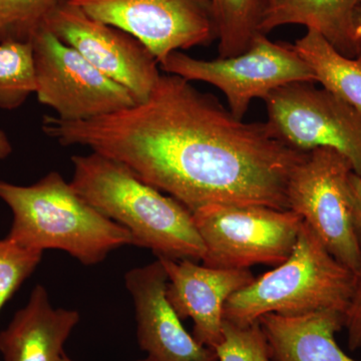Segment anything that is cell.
Here are the masks:
<instances>
[{
  "instance_id": "1",
  "label": "cell",
  "mask_w": 361,
  "mask_h": 361,
  "mask_svg": "<svg viewBox=\"0 0 361 361\" xmlns=\"http://www.w3.org/2000/svg\"><path fill=\"white\" fill-rule=\"evenodd\" d=\"M42 128L61 146L118 161L192 213L214 204L289 210L287 182L304 153L169 73L142 103L78 122L44 116Z\"/></svg>"
},
{
  "instance_id": "2",
  "label": "cell",
  "mask_w": 361,
  "mask_h": 361,
  "mask_svg": "<svg viewBox=\"0 0 361 361\" xmlns=\"http://www.w3.org/2000/svg\"><path fill=\"white\" fill-rule=\"evenodd\" d=\"M71 185L109 219L132 234L135 245L158 257L199 261L205 246L193 214L170 196L142 182L122 164L92 152L73 156Z\"/></svg>"
},
{
  "instance_id": "3",
  "label": "cell",
  "mask_w": 361,
  "mask_h": 361,
  "mask_svg": "<svg viewBox=\"0 0 361 361\" xmlns=\"http://www.w3.org/2000/svg\"><path fill=\"white\" fill-rule=\"evenodd\" d=\"M0 199L13 216L7 238L25 248L58 249L92 266L111 251L135 245L126 228L96 210L56 171L30 186L0 180Z\"/></svg>"
},
{
  "instance_id": "4",
  "label": "cell",
  "mask_w": 361,
  "mask_h": 361,
  "mask_svg": "<svg viewBox=\"0 0 361 361\" xmlns=\"http://www.w3.org/2000/svg\"><path fill=\"white\" fill-rule=\"evenodd\" d=\"M353 282L355 273L327 250L303 221L290 256L233 294L226 303L224 319L247 325L270 313L283 316L322 310L344 313Z\"/></svg>"
},
{
  "instance_id": "5",
  "label": "cell",
  "mask_w": 361,
  "mask_h": 361,
  "mask_svg": "<svg viewBox=\"0 0 361 361\" xmlns=\"http://www.w3.org/2000/svg\"><path fill=\"white\" fill-rule=\"evenodd\" d=\"M192 214L205 246L203 264L220 269L281 264L303 223L293 211L263 205L214 204Z\"/></svg>"
},
{
  "instance_id": "6",
  "label": "cell",
  "mask_w": 361,
  "mask_h": 361,
  "mask_svg": "<svg viewBox=\"0 0 361 361\" xmlns=\"http://www.w3.org/2000/svg\"><path fill=\"white\" fill-rule=\"evenodd\" d=\"M169 75L212 85L225 94L232 115L243 120L252 102L293 82H315L310 66L293 45L271 42L258 35L237 56L204 61L182 51L171 54L161 66Z\"/></svg>"
},
{
  "instance_id": "7",
  "label": "cell",
  "mask_w": 361,
  "mask_h": 361,
  "mask_svg": "<svg viewBox=\"0 0 361 361\" xmlns=\"http://www.w3.org/2000/svg\"><path fill=\"white\" fill-rule=\"evenodd\" d=\"M353 166L342 154L329 148L304 152L287 182L289 210L302 218L327 250L355 273L361 245L349 199Z\"/></svg>"
},
{
  "instance_id": "8",
  "label": "cell",
  "mask_w": 361,
  "mask_h": 361,
  "mask_svg": "<svg viewBox=\"0 0 361 361\" xmlns=\"http://www.w3.org/2000/svg\"><path fill=\"white\" fill-rule=\"evenodd\" d=\"M37 101L61 120L78 122L137 104L129 90L90 65L73 47L42 27L32 39Z\"/></svg>"
},
{
  "instance_id": "9",
  "label": "cell",
  "mask_w": 361,
  "mask_h": 361,
  "mask_svg": "<svg viewBox=\"0 0 361 361\" xmlns=\"http://www.w3.org/2000/svg\"><path fill=\"white\" fill-rule=\"evenodd\" d=\"M278 137L306 152L329 148L342 154L361 179V113L313 82H293L263 99Z\"/></svg>"
},
{
  "instance_id": "10",
  "label": "cell",
  "mask_w": 361,
  "mask_h": 361,
  "mask_svg": "<svg viewBox=\"0 0 361 361\" xmlns=\"http://www.w3.org/2000/svg\"><path fill=\"white\" fill-rule=\"evenodd\" d=\"M139 39L160 66L171 54L217 39L211 0H68Z\"/></svg>"
},
{
  "instance_id": "11",
  "label": "cell",
  "mask_w": 361,
  "mask_h": 361,
  "mask_svg": "<svg viewBox=\"0 0 361 361\" xmlns=\"http://www.w3.org/2000/svg\"><path fill=\"white\" fill-rule=\"evenodd\" d=\"M44 27L106 77L129 90L137 104L146 101L158 84L160 65L139 39L92 18L68 0L59 2Z\"/></svg>"
},
{
  "instance_id": "12",
  "label": "cell",
  "mask_w": 361,
  "mask_h": 361,
  "mask_svg": "<svg viewBox=\"0 0 361 361\" xmlns=\"http://www.w3.org/2000/svg\"><path fill=\"white\" fill-rule=\"evenodd\" d=\"M134 300L137 336L151 361H217L215 350L189 334L167 297L168 276L159 259L125 276Z\"/></svg>"
},
{
  "instance_id": "13",
  "label": "cell",
  "mask_w": 361,
  "mask_h": 361,
  "mask_svg": "<svg viewBox=\"0 0 361 361\" xmlns=\"http://www.w3.org/2000/svg\"><path fill=\"white\" fill-rule=\"evenodd\" d=\"M158 259L167 273L171 305L180 319L193 320L197 341L215 349L223 339L226 303L253 281V275L249 269L208 267L190 259Z\"/></svg>"
},
{
  "instance_id": "14",
  "label": "cell",
  "mask_w": 361,
  "mask_h": 361,
  "mask_svg": "<svg viewBox=\"0 0 361 361\" xmlns=\"http://www.w3.org/2000/svg\"><path fill=\"white\" fill-rule=\"evenodd\" d=\"M80 319L78 311L52 307L47 289L37 285L27 304L0 334V353L4 361H59Z\"/></svg>"
},
{
  "instance_id": "15",
  "label": "cell",
  "mask_w": 361,
  "mask_h": 361,
  "mask_svg": "<svg viewBox=\"0 0 361 361\" xmlns=\"http://www.w3.org/2000/svg\"><path fill=\"white\" fill-rule=\"evenodd\" d=\"M273 361H356L337 343L344 313L322 310L308 314L263 315L258 320Z\"/></svg>"
},
{
  "instance_id": "16",
  "label": "cell",
  "mask_w": 361,
  "mask_h": 361,
  "mask_svg": "<svg viewBox=\"0 0 361 361\" xmlns=\"http://www.w3.org/2000/svg\"><path fill=\"white\" fill-rule=\"evenodd\" d=\"M361 0H264L259 32L267 35L284 25H302L320 33L337 51L356 58L360 44L353 18Z\"/></svg>"
},
{
  "instance_id": "17",
  "label": "cell",
  "mask_w": 361,
  "mask_h": 361,
  "mask_svg": "<svg viewBox=\"0 0 361 361\" xmlns=\"http://www.w3.org/2000/svg\"><path fill=\"white\" fill-rule=\"evenodd\" d=\"M293 47L310 66L315 82L361 113V56H343L314 30H307Z\"/></svg>"
},
{
  "instance_id": "18",
  "label": "cell",
  "mask_w": 361,
  "mask_h": 361,
  "mask_svg": "<svg viewBox=\"0 0 361 361\" xmlns=\"http://www.w3.org/2000/svg\"><path fill=\"white\" fill-rule=\"evenodd\" d=\"M217 26L220 58L237 56L248 49L260 35L264 0H211Z\"/></svg>"
},
{
  "instance_id": "19",
  "label": "cell",
  "mask_w": 361,
  "mask_h": 361,
  "mask_svg": "<svg viewBox=\"0 0 361 361\" xmlns=\"http://www.w3.org/2000/svg\"><path fill=\"white\" fill-rule=\"evenodd\" d=\"M35 89L32 42H0V109L13 111L20 108Z\"/></svg>"
},
{
  "instance_id": "20",
  "label": "cell",
  "mask_w": 361,
  "mask_h": 361,
  "mask_svg": "<svg viewBox=\"0 0 361 361\" xmlns=\"http://www.w3.org/2000/svg\"><path fill=\"white\" fill-rule=\"evenodd\" d=\"M61 0H0V42H32Z\"/></svg>"
},
{
  "instance_id": "21",
  "label": "cell",
  "mask_w": 361,
  "mask_h": 361,
  "mask_svg": "<svg viewBox=\"0 0 361 361\" xmlns=\"http://www.w3.org/2000/svg\"><path fill=\"white\" fill-rule=\"evenodd\" d=\"M214 350L217 361H273L259 322L239 325L224 319L222 341Z\"/></svg>"
},
{
  "instance_id": "22",
  "label": "cell",
  "mask_w": 361,
  "mask_h": 361,
  "mask_svg": "<svg viewBox=\"0 0 361 361\" xmlns=\"http://www.w3.org/2000/svg\"><path fill=\"white\" fill-rule=\"evenodd\" d=\"M42 253L18 245L7 237L0 240V311L39 266Z\"/></svg>"
},
{
  "instance_id": "23",
  "label": "cell",
  "mask_w": 361,
  "mask_h": 361,
  "mask_svg": "<svg viewBox=\"0 0 361 361\" xmlns=\"http://www.w3.org/2000/svg\"><path fill=\"white\" fill-rule=\"evenodd\" d=\"M360 237L361 245V235ZM343 329L348 334V348L351 351L361 349V263L355 273L353 293L344 312Z\"/></svg>"
},
{
  "instance_id": "24",
  "label": "cell",
  "mask_w": 361,
  "mask_h": 361,
  "mask_svg": "<svg viewBox=\"0 0 361 361\" xmlns=\"http://www.w3.org/2000/svg\"><path fill=\"white\" fill-rule=\"evenodd\" d=\"M349 199H350L351 212L358 236L361 235V179L355 173L349 177Z\"/></svg>"
},
{
  "instance_id": "25",
  "label": "cell",
  "mask_w": 361,
  "mask_h": 361,
  "mask_svg": "<svg viewBox=\"0 0 361 361\" xmlns=\"http://www.w3.org/2000/svg\"><path fill=\"white\" fill-rule=\"evenodd\" d=\"M13 153V145L4 130H0V160H4Z\"/></svg>"
},
{
  "instance_id": "26",
  "label": "cell",
  "mask_w": 361,
  "mask_h": 361,
  "mask_svg": "<svg viewBox=\"0 0 361 361\" xmlns=\"http://www.w3.org/2000/svg\"><path fill=\"white\" fill-rule=\"evenodd\" d=\"M353 33L358 44L361 42V7L357 9L353 18Z\"/></svg>"
},
{
  "instance_id": "27",
  "label": "cell",
  "mask_w": 361,
  "mask_h": 361,
  "mask_svg": "<svg viewBox=\"0 0 361 361\" xmlns=\"http://www.w3.org/2000/svg\"><path fill=\"white\" fill-rule=\"evenodd\" d=\"M59 361H75V360H71V358L68 357V356L63 355V357H61V360ZM139 361H151V360H149V358H146V360H139Z\"/></svg>"
},
{
  "instance_id": "28",
  "label": "cell",
  "mask_w": 361,
  "mask_h": 361,
  "mask_svg": "<svg viewBox=\"0 0 361 361\" xmlns=\"http://www.w3.org/2000/svg\"><path fill=\"white\" fill-rule=\"evenodd\" d=\"M358 56H361V42H360V54Z\"/></svg>"
}]
</instances>
